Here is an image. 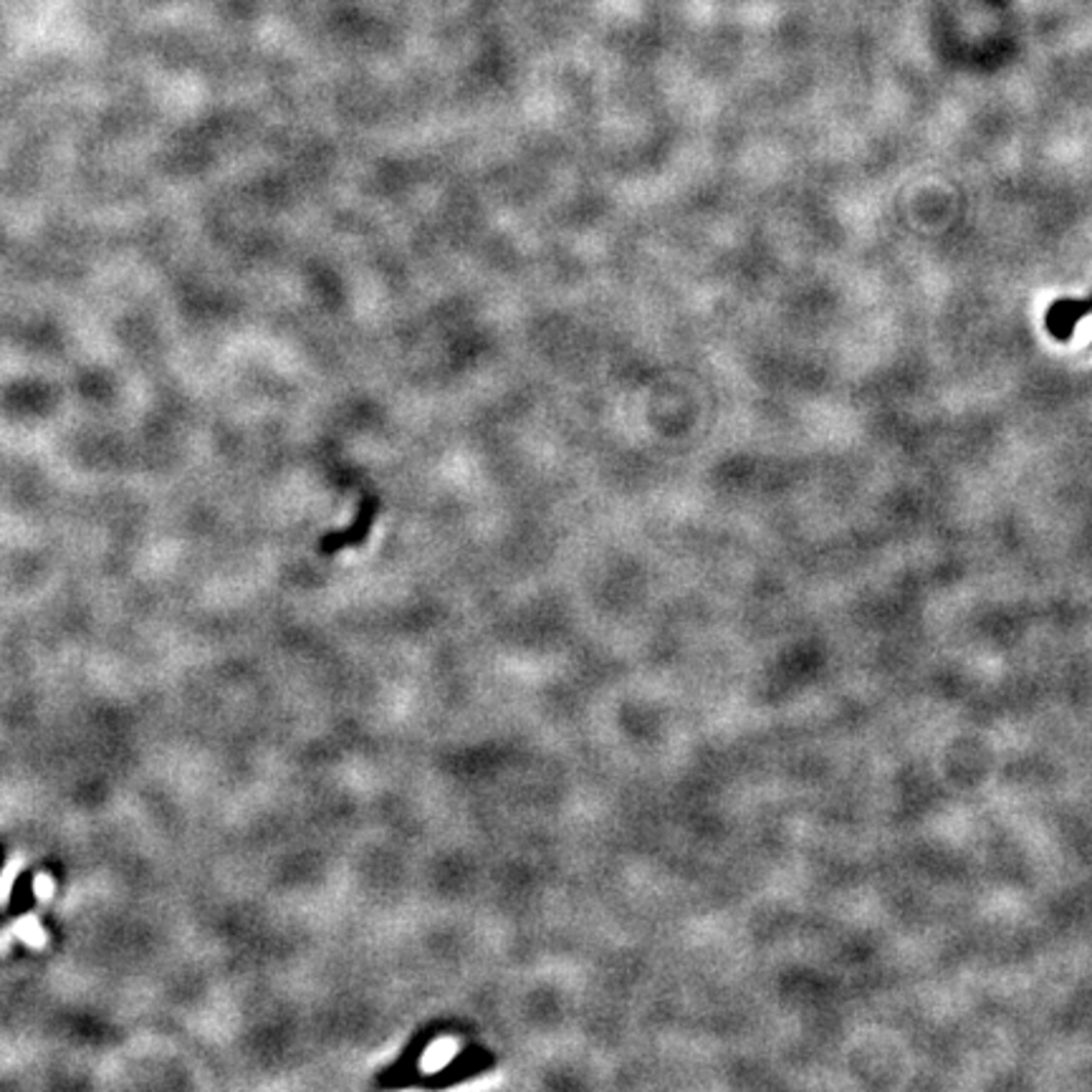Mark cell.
Returning <instances> with one entry per match:
<instances>
[{
    "label": "cell",
    "instance_id": "6da1fadb",
    "mask_svg": "<svg viewBox=\"0 0 1092 1092\" xmlns=\"http://www.w3.org/2000/svg\"><path fill=\"white\" fill-rule=\"evenodd\" d=\"M1092 314V297L1088 299H1059L1045 314V326L1057 342L1072 340L1075 329L1085 316Z\"/></svg>",
    "mask_w": 1092,
    "mask_h": 1092
}]
</instances>
